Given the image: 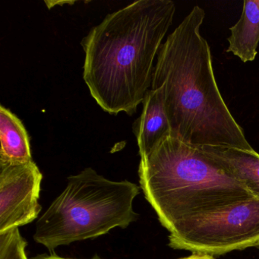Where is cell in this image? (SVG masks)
Instances as JSON below:
<instances>
[{"mask_svg":"<svg viewBox=\"0 0 259 259\" xmlns=\"http://www.w3.org/2000/svg\"><path fill=\"white\" fill-rule=\"evenodd\" d=\"M175 12L170 0H139L107 15L82 39L83 79L104 111L136 113Z\"/></svg>","mask_w":259,"mask_h":259,"instance_id":"1","label":"cell"},{"mask_svg":"<svg viewBox=\"0 0 259 259\" xmlns=\"http://www.w3.org/2000/svg\"><path fill=\"white\" fill-rule=\"evenodd\" d=\"M204 16L195 6L168 36L157 54L151 89H162L172 137L197 148L251 151L218 89L210 47L200 32Z\"/></svg>","mask_w":259,"mask_h":259,"instance_id":"2","label":"cell"},{"mask_svg":"<svg viewBox=\"0 0 259 259\" xmlns=\"http://www.w3.org/2000/svg\"><path fill=\"white\" fill-rule=\"evenodd\" d=\"M139 176L145 198L169 233L188 220L253 197L198 148L171 136L141 157Z\"/></svg>","mask_w":259,"mask_h":259,"instance_id":"3","label":"cell"},{"mask_svg":"<svg viewBox=\"0 0 259 259\" xmlns=\"http://www.w3.org/2000/svg\"><path fill=\"white\" fill-rule=\"evenodd\" d=\"M67 180L66 189L36 224L34 241L51 254L61 245L127 228L139 218L133 201L140 188L135 183L108 180L91 167Z\"/></svg>","mask_w":259,"mask_h":259,"instance_id":"4","label":"cell"},{"mask_svg":"<svg viewBox=\"0 0 259 259\" xmlns=\"http://www.w3.org/2000/svg\"><path fill=\"white\" fill-rule=\"evenodd\" d=\"M169 246L213 257L259 247V198L181 223L169 233Z\"/></svg>","mask_w":259,"mask_h":259,"instance_id":"5","label":"cell"},{"mask_svg":"<svg viewBox=\"0 0 259 259\" xmlns=\"http://www.w3.org/2000/svg\"><path fill=\"white\" fill-rule=\"evenodd\" d=\"M43 175L34 161L0 164V233L38 217Z\"/></svg>","mask_w":259,"mask_h":259,"instance_id":"6","label":"cell"},{"mask_svg":"<svg viewBox=\"0 0 259 259\" xmlns=\"http://www.w3.org/2000/svg\"><path fill=\"white\" fill-rule=\"evenodd\" d=\"M198 148L218 169L242 183L253 197L259 198V154L255 151L223 146Z\"/></svg>","mask_w":259,"mask_h":259,"instance_id":"7","label":"cell"},{"mask_svg":"<svg viewBox=\"0 0 259 259\" xmlns=\"http://www.w3.org/2000/svg\"><path fill=\"white\" fill-rule=\"evenodd\" d=\"M142 114L133 124L140 157L149 154L156 145L171 136L162 89H150L145 95Z\"/></svg>","mask_w":259,"mask_h":259,"instance_id":"8","label":"cell"},{"mask_svg":"<svg viewBox=\"0 0 259 259\" xmlns=\"http://www.w3.org/2000/svg\"><path fill=\"white\" fill-rule=\"evenodd\" d=\"M227 52L243 63L253 61L259 45V0H245L240 19L230 28Z\"/></svg>","mask_w":259,"mask_h":259,"instance_id":"9","label":"cell"},{"mask_svg":"<svg viewBox=\"0 0 259 259\" xmlns=\"http://www.w3.org/2000/svg\"><path fill=\"white\" fill-rule=\"evenodd\" d=\"M0 164L32 161L31 145L22 121L4 106L0 107Z\"/></svg>","mask_w":259,"mask_h":259,"instance_id":"10","label":"cell"},{"mask_svg":"<svg viewBox=\"0 0 259 259\" xmlns=\"http://www.w3.org/2000/svg\"><path fill=\"white\" fill-rule=\"evenodd\" d=\"M26 245L19 227L0 233V259H28Z\"/></svg>","mask_w":259,"mask_h":259,"instance_id":"11","label":"cell"},{"mask_svg":"<svg viewBox=\"0 0 259 259\" xmlns=\"http://www.w3.org/2000/svg\"><path fill=\"white\" fill-rule=\"evenodd\" d=\"M32 259H76V258H69V257H60V256L57 255L56 254H40V255L37 256V257H33ZM90 259H102L98 255L95 254L92 258Z\"/></svg>","mask_w":259,"mask_h":259,"instance_id":"12","label":"cell"},{"mask_svg":"<svg viewBox=\"0 0 259 259\" xmlns=\"http://www.w3.org/2000/svg\"><path fill=\"white\" fill-rule=\"evenodd\" d=\"M180 259H214L213 256L207 255V254H194L189 257H183Z\"/></svg>","mask_w":259,"mask_h":259,"instance_id":"13","label":"cell"}]
</instances>
